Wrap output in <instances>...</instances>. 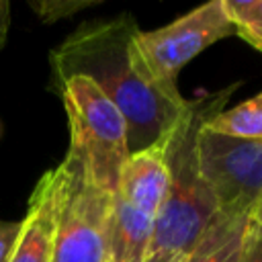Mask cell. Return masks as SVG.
<instances>
[{"instance_id": "cell-4", "label": "cell", "mask_w": 262, "mask_h": 262, "mask_svg": "<svg viewBox=\"0 0 262 262\" xmlns=\"http://www.w3.org/2000/svg\"><path fill=\"white\" fill-rule=\"evenodd\" d=\"M51 262H106L113 196L96 188L68 154Z\"/></svg>"}, {"instance_id": "cell-7", "label": "cell", "mask_w": 262, "mask_h": 262, "mask_svg": "<svg viewBox=\"0 0 262 262\" xmlns=\"http://www.w3.org/2000/svg\"><path fill=\"white\" fill-rule=\"evenodd\" d=\"M61 188L63 168L57 164V168L45 172L39 178L29 199L27 215L20 221V231L8 262H51Z\"/></svg>"}, {"instance_id": "cell-1", "label": "cell", "mask_w": 262, "mask_h": 262, "mask_svg": "<svg viewBox=\"0 0 262 262\" xmlns=\"http://www.w3.org/2000/svg\"><path fill=\"white\" fill-rule=\"evenodd\" d=\"M137 31L131 14L88 20L51 51L57 84L86 76L115 102L127 123L129 154L162 141L188 104L178 88L162 86L141 66Z\"/></svg>"}, {"instance_id": "cell-6", "label": "cell", "mask_w": 262, "mask_h": 262, "mask_svg": "<svg viewBox=\"0 0 262 262\" xmlns=\"http://www.w3.org/2000/svg\"><path fill=\"white\" fill-rule=\"evenodd\" d=\"M199 156L219 211L248 213L262 194V139L199 133Z\"/></svg>"}, {"instance_id": "cell-16", "label": "cell", "mask_w": 262, "mask_h": 262, "mask_svg": "<svg viewBox=\"0 0 262 262\" xmlns=\"http://www.w3.org/2000/svg\"><path fill=\"white\" fill-rule=\"evenodd\" d=\"M8 29H10V2L8 0H0V51H2L4 43H6Z\"/></svg>"}, {"instance_id": "cell-2", "label": "cell", "mask_w": 262, "mask_h": 262, "mask_svg": "<svg viewBox=\"0 0 262 262\" xmlns=\"http://www.w3.org/2000/svg\"><path fill=\"white\" fill-rule=\"evenodd\" d=\"M237 86L231 84L211 96L188 100L184 113L166 135L168 192L154 219L147 256L184 258L219 211L213 188L201 168L199 133L209 119L225 108L227 98Z\"/></svg>"}, {"instance_id": "cell-17", "label": "cell", "mask_w": 262, "mask_h": 262, "mask_svg": "<svg viewBox=\"0 0 262 262\" xmlns=\"http://www.w3.org/2000/svg\"><path fill=\"white\" fill-rule=\"evenodd\" d=\"M250 219L252 221H256L260 227H262V194L256 199V203L252 205V209H250Z\"/></svg>"}, {"instance_id": "cell-15", "label": "cell", "mask_w": 262, "mask_h": 262, "mask_svg": "<svg viewBox=\"0 0 262 262\" xmlns=\"http://www.w3.org/2000/svg\"><path fill=\"white\" fill-rule=\"evenodd\" d=\"M20 231V221L0 219V262H8Z\"/></svg>"}, {"instance_id": "cell-8", "label": "cell", "mask_w": 262, "mask_h": 262, "mask_svg": "<svg viewBox=\"0 0 262 262\" xmlns=\"http://www.w3.org/2000/svg\"><path fill=\"white\" fill-rule=\"evenodd\" d=\"M168 192L166 137L145 149L129 154L119 180V192L133 207L156 219Z\"/></svg>"}, {"instance_id": "cell-13", "label": "cell", "mask_w": 262, "mask_h": 262, "mask_svg": "<svg viewBox=\"0 0 262 262\" xmlns=\"http://www.w3.org/2000/svg\"><path fill=\"white\" fill-rule=\"evenodd\" d=\"M31 8L43 23H55L59 18H68L80 10L96 4L94 0H29Z\"/></svg>"}, {"instance_id": "cell-9", "label": "cell", "mask_w": 262, "mask_h": 262, "mask_svg": "<svg viewBox=\"0 0 262 262\" xmlns=\"http://www.w3.org/2000/svg\"><path fill=\"white\" fill-rule=\"evenodd\" d=\"M154 235V219L125 201L113 196L108 221L106 262H145Z\"/></svg>"}, {"instance_id": "cell-10", "label": "cell", "mask_w": 262, "mask_h": 262, "mask_svg": "<svg viewBox=\"0 0 262 262\" xmlns=\"http://www.w3.org/2000/svg\"><path fill=\"white\" fill-rule=\"evenodd\" d=\"M248 213L217 211L180 262H242Z\"/></svg>"}, {"instance_id": "cell-3", "label": "cell", "mask_w": 262, "mask_h": 262, "mask_svg": "<svg viewBox=\"0 0 262 262\" xmlns=\"http://www.w3.org/2000/svg\"><path fill=\"white\" fill-rule=\"evenodd\" d=\"M57 88L70 123L68 156L96 188L117 194L121 170L129 158L125 117L86 76H70Z\"/></svg>"}, {"instance_id": "cell-12", "label": "cell", "mask_w": 262, "mask_h": 262, "mask_svg": "<svg viewBox=\"0 0 262 262\" xmlns=\"http://www.w3.org/2000/svg\"><path fill=\"white\" fill-rule=\"evenodd\" d=\"M235 35L262 51V0H223Z\"/></svg>"}, {"instance_id": "cell-14", "label": "cell", "mask_w": 262, "mask_h": 262, "mask_svg": "<svg viewBox=\"0 0 262 262\" xmlns=\"http://www.w3.org/2000/svg\"><path fill=\"white\" fill-rule=\"evenodd\" d=\"M242 262H262V227L252 219H248L244 233Z\"/></svg>"}, {"instance_id": "cell-11", "label": "cell", "mask_w": 262, "mask_h": 262, "mask_svg": "<svg viewBox=\"0 0 262 262\" xmlns=\"http://www.w3.org/2000/svg\"><path fill=\"white\" fill-rule=\"evenodd\" d=\"M205 127L213 133L229 137L262 139V92L233 108H223L213 119H209Z\"/></svg>"}, {"instance_id": "cell-5", "label": "cell", "mask_w": 262, "mask_h": 262, "mask_svg": "<svg viewBox=\"0 0 262 262\" xmlns=\"http://www.w3.org/2000/svg\"><path fill=\"white\" fill-rule=\"evenodd\" d=\"M235 35L223 0H211L166 27L137 31L135 49L147 74L168 88H178V72L209 45Z\"/></svg>"}, {"instance_id": "cell-18", "label": "cell", "mask_w": 262, "mask_h": 262, "mask_svg": "<svg viewBox=\"0 0 262 262\" xmlns=\"http://www.w3.org/2000/svg\"><path fill=\"white\" fill-rule=\"evenodd\" d=\"M182 258H174V256H147L145 262H180Z\"/></svg>"}]
</instances>
